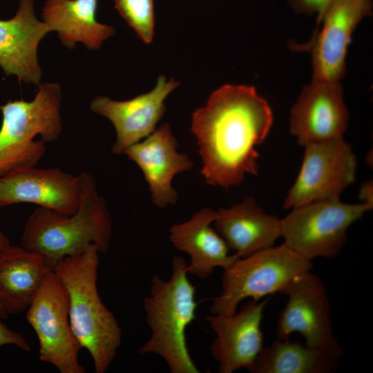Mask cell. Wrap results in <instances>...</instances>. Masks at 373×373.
Returning a JSON list of instances; mask_svg holds the SVG:
<instances>
[{"mask_svg":"<svg viewBox=\"0 0 373 373\" xmlns=\"http://www.w3.org/2000/svg\"><path fill=\"white\" fill-rule=\"evenodd\" d=\"M97 0H47L43 21L57 31L61 42L69 48L82 42L90 50L99 48L115 34L113 27L98 22Z\"/></svg>","mask_w":373,"mask_h":373,"instance_id":"obj_21","label":"cell"},{"mask_svg":"<svg viewBox=\"0 0 373 373\" xmlns=\"http://www.w3.org/2000/svg\"><path fill=\"white\" fill-rule=\"evenodd\" d=\"M34 0H19L15 17L0 19V67L7 75L39 85L41 69L37 58L41 40L53 29L39 21L35 13Z\"/></svg>","mask_w":373,"mask_h":373,"instance_id":"obj_17","label":"cell"},{"mask_svg":"<svg viewBox=\"0 0 373 373\" xmlns=\"http://www.w3.org/2000/svg\"><path fill=\"white\" fill-rule=\"evenodd\" d=\"M373 207L338 200L312 202L291 209L281 219L282 236L291 249L312 260L333 258L343 249L349 227Z\"/></svg>","mask_w":373,"mask_h":373,"instance_id":"obj_7","label":"cell"},{"mask_svg":"<svg viewBox=\"0 0 373 373\" xmlns=\"http://www.w3.org/2000/svg\"><path fill=\"white\" fill-rule=\"evenodd\" d=\"M119 15L146 44L154 36V0H113Z\"/></svg>","mask_w":373,"mask_h":373,"instance_id":"obj_23","label":"cell"},{"mask_svg":"<svg viewBox=\"0 0 373 373\" xmlns=\"http://www.w3.org/2000/svg\"><path fill=\"white\" fill-rule=\"evenodd\" d=\"M280 293L288 299L278 316L276 338L288 339L298 332L308 347L340 358L343 351L334 334L329 296L322 280L308 271L296 276Z\"/></svg>","mask_w":373,"mask_h":373,"instance_id":"obj_10","label":"cell"},{"mask_svg":"<svg viewBox=\"0 0 373 373\" xmlns=\"http://www.w3.org/2000/svg\"><path fill=\"white\" fill-rule=\"evenodd\" d=\"M312 267V260L303 258L285 243L240 257L224 269L222 291L213 299L210 312L233 314L242 300H260L267 295L280 293L296 276Z\"/></svg>","mask_w":373,"mask_h":373,"instance_id":"obj_6","label":"cell"},{"mask_svg":"<svg viewBox=\"0 0 373 373\" xmlns=\"http://www.w3.org/2000/svg\"><path fill=\"white\" fill-rule=\"evenodd\" d=\"M81 193L78 208L71 215L39 207L26 220L21 236L26 249L41 256L53 270L62 258L83 251L90 244L108 252L113 220L105 199L99 193L93 175H79Z\"/></svg>","mask_w":373,"mask_h":373,"instance_id":"obj_2","label":"cell"},{"mask_svg":"<svg viewBox=\"0 0 373 373\" xmlns=\"http://www.w3.org/2000/svg\"><path fill=\"white\" fill-rule=\"evenodd\" d=\"M216 216V211L206 207L169 229L173 245L190 257L188 273L201 279L209 277L216 267L225 269L240 258L236 254H229L225 241L211 227Z\"/></svg>","mask_w":373,"mask_h":373,"instance_id":"obj_19","label":"cell"},{"mask_svg":"<svg viewBox=\"0 0 373 373\" xmlns=\"http://www.w3.org/2000/svg\"><path fill=\"white\" fill-rule=\"evenodd\" d=\"M187 264L182 256L172 260L168 280L154 275L150 294L144 300L146 322L151 334L139 354L161 356L171 373H199L188 350L186 330L195 318V287L188 278Z\"/></svg>","mask_w":373,"mask_h":373,"instance_id":"obj_4","label":"cell"},{"mask_svg":"<svg viewBox=\"0 0 373 373\" xmlns=\"http://www.w3.org/2000/svg\"><path fill=\"white\" fill-rule=\"evenodd\" d=\"M338 358L299 341L276 338L263 346L247 370L251 373H333Z\"/></svg>","mask_w":373,"mask_h":373,"instance_id":"obj_22","label":"cell"},{"mask_svg":"<svg viewBox=\"0 0 373 373\" xmlns=\"http://www.w3.org/2000/svg\"><path fill=\"white\" fill-rule=\"evenodd\" d=\"M61 93L54 83L39 84L33 100L9 101L0 106V177L36 166L44 155L46 143L61 133Z\"/></svg>","mask_w":373,"mask_h":373,"instance_id":"obj_5","label":"cell"},{"mask_svg":"<svg viewBox=\"0 0 373 373\" xmlns=\"http://www.w3.org/2000/svg\"><path fill=\"white\" fill-rule=\"evenodd\" d=\"M372 0H334L324 13L310 41L293 49L309 52L312 79L340 82L345 74V57L359 22L372 13Z\"/></svg>","mask_w":373,"mask_h":373,"instance_id":"obj_11","label":"cell"},{"mask_svg":"<svg viewBox=\"0 0 373 373\" xmlns=\"http://www.w3.org/2000/svg\"><path fill=\"white\" fill-rule=\"evenodd\" d=\"M51 270L41 256L22 246L0 249V306L8 314L26 311Z\"/></svg>","mask_w":373,"mask_h":373,"instance_id":"obj_20","label":"cell"},{"mask_svg":"<svg viewBox=\"0 0 373 373\" xmlns=\"http://www.w3.org/2000/svg\"><path fill=\"white\" fill-rule=\"evenodd\" d=\"M213 222L229 249L240 258L273 246L282 236L281 219L265 212L252 197L220 208Z\"/></svg>","mask_w":373,"mask_h":373,"instance_id":"obj_18","label":"cell"},{"mask_svg":"<svg viewBox=\"0 0 373 373\" xmlns=\"http://www.w3.org/2000/svg\"><path fill=\"white\" fill-rule=\"evenodd\" d=\"M10 245V239L1 231H0V249ZM8 314L0 306V318L6 319L8 317Z\"/></svg>","mask_w":373,"mask_h":373,"instance_id":"obj_27","label":"cell"},{"mask_svg":"<svg viewBox=\"0 0 373 373\" xmlns=\"http://www.w3.org/2000/svg\"><path fill=\"white\" fill-rule=\"evenodd\" d=\"M349 120L340 82L313 80L291 108L289 131L302 146L343 137Z\"/></svg>","mask_w":373,"mask_h":373,"instance_id":"obj_12","label":"cell"},{"mask_svg":"<svg viewBox=\"0 0 373 373\" xmlns=\"http://www.w3.org/2000/svg\"><path fill=\"white\" fill-rule=\"evenodd\" d=\"M178 147L169 124L164 123L124 152L142 170L149 185L151 200L160 208L177 202L178 192L172 186V180L176 174L188 171L193 166L186 154L178 151Z\"/></svg>","mask_w":373,"mask_h":373,"instance_id":"obj_16","label":"cell"},{"mask_svg":"<svg viewBox=\"0 0 373 373\" xmlns=\"http://www.w3.org/2000/svg\"><path fill=\"white\" fill-rule=\"evenodd\" d=\"M14 345L25 352H30L31 348L23 336L16 331L10 329L0 320V346Z\"/></svg>","mask_w":373,"mask_h":373,"instance_id":"obj_25","label":"cell"},{"mask_svg":"<svg viewBox=\"0 0 373 373\" xmlns=\"http://www.w3.org/2000/svg\"><path fill=\"white\" fill-rule=\"evenodd\" d=\"M178 85L173 78L166 81L160 75L151 91L129 100L115 101L97 96L92 101L90 110L108 118L115 127L117 137L111 149L114 154H124L128 147L156 129L166 111L164 102Z\"/></svg>","mask_w":373,"mask_h":373,"instance_id":"obj_15","label":"cell"},{"mask_svg":"<svg viewBox=\"0 0 373 373\" xmlns=\"http://www.w3.org/2000/svg\"><path fill=\"white\" fill-rule=\"evenodd\" d=\"M80 179L59 168H26L0 177V207L32 203L66 215L77 209Z\"/></svg>","mask_w":373,"mask_h":373,"instance_id":"obj_14","label":"cell"},{"mask_svg":"<svg viewBox=\"0 0 373 373\" xmlns=\"http://www.w3.org/2000/svg\"><path fill=\"white\" fill-rule=\"evenodd\" d=\"M26 319L39 340V358L60 373H85L78 361L82 348L69 320L67 290L52 270L48 272L26 310Z\"/></svg>","mask_w":373,"mask_h":373,"instance_id":"obj_8","label":"cell"},{"mask_svg":"<svg viewBox=\"0 0 373 373\" xmlns=\"http://www.w3.org/2000/svg\"><path fill=\"white\" fill-rule=\"evenodd\" d=\"M269 300L250 299L233 314H211L206 317L216 335L209 348L220 373L247 370L254 363L264 346L261 322Z\"/></svg>","mask_w":373,"mask_h":373,"instance_id":"obj_13","label":"cell"},{"mask_svg":"<svg viewBox=\"0 0 373 373\" xmlns=\"http://www.w3.org/2000/svg\"><path fill=\"white\" fill-rule=\"evenodd\" d=\"M304 148L300 169L283 202L285 209L340 200L356 180V156L343 137L310 143Z\"/></svg>","mask_w":373,"mask_h":373,"instance_id":"obj_9","label":"cell"},{"mask_svg":"<svg viewBox=\"0 0 373 373\" xmlns=\"http://www.w3.org/2000/svg\"><path fill=\"white\" fill-rule=\"evenodd\" d=\"M358 198L362 203L373 207V185L372 180L363 182L359 190Z\"/></svg>","mask_w":373,"mask_h":373,"instance_id":"obj_26","label":"cell"},{"mask_svg":"<svg viewBox=\"0 0 373 373\" xmlns=\"http://www.w3.org/2000/svg\"><path fill=\"white\" fill-rule=\"evenodd\" d=\"M99 251L90 244L83 251L60 260L53 271L69 298V320L82 348L86 349L96 373L106 372L122 343V329L97 291Z\"/></svg>","mask_w":373,"mask_h":373,"instance_id":"obj_3","label":"cell"},{"mask_svg":"<svg viewBox=\"0 0 373 373\" xmlns=\"http://www.w3.org/2000/svg\"><path fill=\"white\" fill-rule=\"evenodd\" d=\"M273 123L267 102L253 86L225 84L192 116L205 182L225 189L240 185L246 174L258 175L256 149Z\"/></svg>","mask_w":373,"mask_h":373,"instance_id":"obj_1","label":"cell"},{"mask_svg":"<svg viewBox=\"0 0 373 373\" xmlns=\"http://www.w3.org/2000/svg\"><path fill=\"white\" fill-rule=\"evenodd\" d=\"M334 0H287L294 11L298 14L317 15V26L324 13Z\"/></svg>","mask_w":373,"mask_h":373,"instance_id":"obj_24","label":"cell"}]
</instances>
